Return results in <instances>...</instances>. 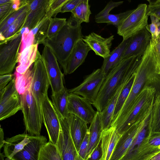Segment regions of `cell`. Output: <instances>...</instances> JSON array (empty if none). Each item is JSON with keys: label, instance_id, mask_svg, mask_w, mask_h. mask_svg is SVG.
I'll return each mask as SVG.
<instances>
[{"label": "cell", "instance_id": "obj_45", "mask_svg": "<svg viewBox=\"0 0 160 160\" xmlns=\"http://www.w3.org/2000/svg\"><path fill=\"white\" fill-rule=\"evenodd\" d=\"M151 23L148 24L145 27L147 30L151 35L152 41L153 42H156L158 35L157 25L155 22L152 19H151Z\"/></svg>", "mask_w": 160, "mask_h": 160}, {"label": "cell", "instance_id": "obj_28", "mask_svg": "<svg viewBox=\"0 0 160 160\" xmlns=\"http://www.w3.org/2000/svg\"><path fill=\"white\" fill-rule=\"evenodd\" d=\"M38 45L33 44L19 52L18 59V65L16 68V72L23 74L34 63L38 51Z\"/></svg>", "mask_w": 160, "mask_h": 160}, {"label": "cell", "instance_id": "obj_47", "mask_svg": "<svg viewBox=\"0 0 160 160\" xmlns=\"http://www.w3.org/2000/svg\"><path fill=\"white\" fill-rule=\"evenodd\" d=\"M102 156L101 140L86 160H101Z\"/></svg>", "mask_w": 160, "mask_h": 160}, {"label": "cell", "instance_id": "obj_34", "mask_svg": "<svg viewBox=\"0 0 160 160\" xmlns=\"http://www.w3.org/2000/svg\"><path fill=\"white\" fill-rule=\"evenodd\" d=\"M88 0H82L72 12L71 16L81 23L89 22L91 14Z\"/></svg>", "mask_w": 160, "mask_h": 160}, {"label": "cell", "instance_id": "obj_17", "mask_svg": "<svg viewBox=\"0 0 160 160\" xmlns=\"http://www.w3.org/2000/svg\"><path fill=\"white\" fill-rule=\"evenodd\" d=\"M151 40V35L144 28L131 37L122 59L133 56H142Z\"/></svg>", "mask_w": 160, "mask_h": 160}, {"label": "cell", "instance_id": "obj_52", "mask_svg": "<svg viewBox=\"0 0 160 160\" xmlns=\"http://www.w3.org/2000/svg\"><path fill=\"white\" fill-rule=\"evenodd\" d=\"M149 160H160V152Z\"/></svg>", "mask_w": 160, "mask_h": 160}, {"label": "cell", "instance_id": "obj_49", "mask_svg": "<svg viewBox=\"0 0 160 160\" xmlns=\"http://www.w3.org/2000/svg\"><path fill=\"white\" fill-rule=\"evenodd\" d=\"M14 75L7 74L0 76V91L3 89L12 80Z\"/></svg>", "mask_w": 160, "mask_h": 160}, {"label": "cell", "instance_id": "obj_8", "mask_svg": "<svg viewBox=\"0 0 160 160\" xmlns=\"http://www.w3.org/2000/svg\"><path fill=\"white\" fill-rule=\"evenodd\" d=\"M32 70L33 77L31 92L42 112V103L48 95L50 82L43 58L38 50Z\"/></svg>", "mask_w": 160, "mask_h": 160}, {"label": "cell", "instance_id": "obj_40", "mask_svg": "<svg viewBox=\"0 0 160 160\" xmlns=\"http://www.w3.org/2000/svg\"><path fill=\"white\" fill-rule=\"evenodd\" d=\"M24 28L22 34V42L19 52L34 43V36L28 28Z\"/></svg>", "mask_w": 160, "mask_h": 160}, {"label": "cell", "instance_id": "obj_48", "mask_svg": "<svg viewBox=\"0 0 160 160\" xmlns=\"http://www.w3.org/2000/svg\"><path fill=\"white\" fill-rule=\"evenodd\" d=\"M148 143L152 146L158 147L160 145V133H151Z\"/></svg>", "mask_w": 160, "mask_h": 160}, {"label": "cell", "instance_id": "obj_36", "mask_svg": "<svg viewBox=\"0 0 160 160\" xmlns=\"http://www.w3.org/2000/svg\"><path fill=\"white\" fill-rule=\"evenodd\" d=\"M28 9V8L22 12L4 31L2 33H0L5 39L12 37L20 31L27 17Z\"/></svg>", "mask_w": 160, "mask_h": 160}, {"label": "cell", "instance_id": "obj_3", "mask_svg": "<svg viewBox=\"0 0 160 160\" xmlns=\"http://www.w3.org/2000/svg\"><path fill=\"white\" fill-rule=\"evenodd\" d=\"M142 56H133L122 60L106 76L92 105L101 112L118 87L136 72Z\"/></svg>", "mask_w": 160, "mask_h": 160}, {"label": "cell", "instance_id": "obj_55", "mask_svg": "<svg viewBox=\"0 0 160 160\" xmlns=\"http://www.w3.org/2000/svg\"><path fill=\"white\" fill-rule=\"evenodd\" d=\"M158 36L160 38V32L159 33Z\"/></svg>", "mask_w": 160, "mask_h": 160}, {"label": "cell", "instance_id": "obj_13", "mask_svg": "<svg viewBox=\"0 0 160 160\" xmlns=\"http://www.w3.org/2000/svg\"><path fill=\"white\" fill-rule=\"evenodd\" d=\"M60 123L59 137L56 144L63 160H76L78 152L72 139L67 118L58 116Z\"/></svg>", "mask_w": 160, "mask_h": 160}, {"label": "cell", "instance_id": "obj_41", "mask_svg": "<svg viewBox=\"0 0 160 160\" xmlns=\"http://www.w3.org/2000/svg\"><path fill=\"white\" fill-rule=\"evenodd\" d=\"M149 2L148 5V15L154 16L160 19V0H147Z\"/></svg>", "mask_w": 160, "mask_h": 160}, {"label": "cell", "instance_id": "obj_26", "mask_svg": "<svg viewBox=\"0 0 160 160\" xmlns=\"http://www.w3.org/2000/svg\"><path fill=\"white\" fill-rule=\"evenodd\" d=\"M131 37L122 40L116 48L110 52L108 57L104 58L102 65L100 68L102 72L106 76L111 70L118 65L122 60L123 55L131 40Z\"/></svg>", "mask_w": 160, "mask_h": 160}, {"label": "cell", "instance_id": "obj_11", "mask_svg": "<svg viewBox=\"0 0 160 160\" xmlns=\"http://www.w3.org/2000/svg\"><path fill=\"white\" fill-rule=\"evenodd\" d=\"M22 109L20 95L16 87L15 77L0 91V120L5 119Z\"/></svg>", "mask_w": 160, "mask_h": 160}, {"label": "cell", "instance_id": "obj_56", "mask_svg": "<svg viewBox=\"0 0 160 160\" xmlns=\"http://www.w3.org/2000/svg\"><path fill=\"white\" fill-rule=\"evenodd\" d=\"M158 148L160 149V145L159 146Z\"/></svg>", "mask_w": 160, "mask_h": 160}, {"label": "cell", "instance_id": "obj_21", "mask_svg": "<svg viewBox=\"0 0 160 160\" xmlns=\"http://www.w3.org/2000/svg\"><path fill=\"white\" fill-rule=\"evenodd\" d=\"M145 119L134 124L121 135L110 160H120L122 158L130 146Z\"/></svg>", "mask_w": 160, "mask_h": 160}, {"label": "cell", "instance_id": "obj_32", "mask_svg": "<svg viewBox=\"0 0 160 160\" xmlns=\"http://www.w3.org/2000/svg\"><path fill=\"white\" fill-rule=\"evenodd\" d=\"M136 72L130 77L120 93L113 114L112 123L117 118L129 96L134 81Z\"/></svg>", "mask_w": 160, "mask_h": 160}, {"label": "cell", "instance_id": "obj_15", "mask_svg": "<svg viewBox=\"0 0 160 160\" xmlns=\"http://www.w3.org/2000/svg\"><path fill=\"white\" fill-rule=\"evenodd\" d=\"M68 99L70 114L75 115L89 124L93 119L96 112L88 100L78 95L68 93Z\"/></svg>", "mask_w": 160, "mask_h": 160}, {"label": "cell", "instance_id": "obj_10", "mask_svg": "<svg viewBox=\"0 0 160 160\" xmlns=\"http://www.w3.org/2000/svg\"><path fill=\"white\" fill-rule=\"evenodd\" d=\"M106 76L101 68L98 69L86 76L79 85L68 90V93L76 94L83 97L93 105Z\"/></svg>", "mask_w": 160, "mask_h": 160}, {"label": "cell", "instance_id": "obj_25", "mask_svg": "<svg viewBox=\"0 0 160 160\" xmlns=\"http://www.w3.org/2000/svg\"><path fill=\"white\" fill-rule=\"evenodd\" d=\"M32 136L25 133L19 134L5 141L4 145V155L5 160H11L16 154L21 151L31 141Z\"/></svg>", "mask_w": 160, "mask_h": 160}, {"label": "cell", "instance_id": "obj_2", "mask_svg": "<svg viewBox=\"0 0 160 160\" xmlns=\"http://www.w3.org/2000/svg\"><path fill=\"white\" fill-rule=\"evenodd\" d=\"M80 22L71 16L63 28L50 38L41 42L48 47L56 57L65 74L68 61L73 48L78 41L84 37Z\"/></svg>", "mask_w": 160, "mask_h": 160}, {"label": "cell", "instance_id": "obj_16", "mask_svg": "<svg viewBox=\"0 0 160 160\" xmlns=\"http://www.w3.org/2000/svg\"><path fill=\"white\" fill-rule=\"evenodd\" d=\"M49 0H29L27 17L22 26L30 30L48 16Z\"/></svg>", "mask_w": 160, "mask_h": 160}, {"label": "cell", "instance_id": "obj_7", "mask_svg": "<svg viewBox=\"0 0 160 160\" xmlns=\"http://www.w3.org/2000/svg\"><path fill=\"white\" fill-rule=\"evenodd\" d=\"M24 30L12 37L0 42V75L11 74L18 59L22 42V34Z\"/></svg>", "mask_w": 160, "mask_h": 160}, {"label": "cell", "instance_id": "obj_43", "mask_svg": "<svg viewBox=\"0 0 160 160\" xmlns=\"http://www.w3.org/2000/svg\"><path fill=\"white\" fill-rule=\"evenodd\" d=\"M67 0H49V12L55 17L58 13V11L62 5Z\"/></svg>", "mask_w": 160, "mask_h": 160}, {"label": "cell", "instance_id": "obj_24", "mask_svg": "<svg viewBox=\"0 0 160 160\" xmlns=\"http://www.w3.org/2000/svg\"><path fill=\"white\" fill-rule=\"evenodd\" d=\"M121 136L113 126L103 130L101 137L102 156L101 160H110Z\"/></svg>", "mask_w": 160, "mask_h": 160}, {"label": "cell", "instance_id": "obj_19", "mask_svg": "<svg viewBox=\"0 0 160 160\" xmlns=\"http://www.w3.org/2000/svg\"><path fill=\"white\" fill-rule=\"evenodd\" d=\"M123 2V1L114 2L112 1L108 2L105 8L95 15V22L97 23H106L108 25H112L118 28L121 22L132 12L133 9L117 14H111L109 13L112 9Z\"/></svg>", "mask_w": 160, "mask_h": 160}, {"label": "cell", "instance_id": "obj_6", "mask_svg": "<svg viewBox=\"0 0 160 160\" xmlns=\"http://www.w3.org/2000/svg\"><path fill=\"white\" fill-rule=\"evenodd\" d=\"M20 99L26 130L32 136L40 135L42 119V112L32 94L30 88Z\"/></svg>", "mask_w": 160, "mask_h": 160}, {"label": "cell", "instance_id": "obj_5", "mask_svg": "<svg viewBox=\"0 0 160 160\" xmlns=\"http://www.w3.org/2000/svg\"><path fill=\"white\" fill-rule=\"evenodd\" d=\"M151 112L147 117L126 152L120 160H149L160 152L148 143Z\"/></svg>", "mask_w": 160, "mask_h": 160}, {"label": "cell", "instance_id": "obj_37", "mask_svg": "<svg viewBox=\"0 0 160 160\" xmlns=\"http://www.w3.org/2000/svg\"><path fill=\"white\" fill-rule=\"evenodd\" d=\"M28 1L27 4L23 5L18 10L10 14L0 23V33H2L4 31L22 12L28 9L29 2Z\"/></svg>", "mask_w": 160, "mask_h": 160}, {"label": "cell", "instance_id": "obj_44", "mask_svg": "<svg viewBox=\"0 0 160 160\" xmlns=\"http://www.w3.org/2000/svg\"><path fill=\"white\" fill-rule=\"evenodd\" d=\"M82 0H67L58 11V13L72 12Z\"/></svg>", "mask_w": 160, "mask_h": 160}, {"label": "cell", "instance_id": "obj_22", "mask_svg": "<svg viewBox=\"0 0 160 160\" xmlns=\"http://www.w3.org/2000/svg\"><path fill=\"white\" fill-rule=\"evenodd\" d=\"M90 48L83 40L78 42L69 58L65 75L74 72L85 61Z\"/></svg>", "mask_w": 160, "mask_h": 160}, {"label": "cell", "instance_id": "obj_23", "mask_svg": "<svg viewBox=\"0 0 160 160\" xmlns=\"http://www.w3.org/2000/svg\"><path fill=\"white\" fill-rule=\"evenodd\" d=\"M67 119L69 124L72 139L78 152L88 130V124L83 120L72 114H70Z\"/></svg>", "mask_w": 160, "mask_h": 160}, {"label": "cell", "instance_id": "obj_4", "mask_svg": "<svg viewBox=\"0 0 160 160\" xmlns=\"http://www.w3.org/2000/svg\"><path fill=\"white\" fill-rule=\"evenodd\" d=\"M155 87L145 86L138 95L127 114L113 126L121 135L136 123L144 120L151 112L156 94Z\"/></svg>", "mask_w": 160, "mask_h": 160}, {"label": "cell", "instance_id": "obj_39", "mask_svg": "<svg viewBox=\"0 0 160 160\" xmlns=\"http://www.w3.org/2000/svg\"><path fill=\"white\" fill-rule=\"evenodd\" d=\"M51 18H48L40 27L34 36L33 44H39L48 38Z\"/></svg>", "mask_w": 160, "mask_h": 160}, {"label": "cell", "instance_id": "obj_33", "mask_svg": "<svg viewBox=\"0 0 160 160\" xmlns=\"http://www.w3.org/2000/svg\"><path fill=\"white\" fill-rule=\"evenodd\" d=\"M150 122L151 133H160V92L156 94Z\"/></svg>", "mask_w": 160, "mask_h": 160}, {"label": "cell", "instance_id": "obj_42", "mask_svg": "<svg viewBox=\"0 0 160 160\" xmlns=\"http://www.w3.org/2000/svg\"><path fill=\"white\" fill-rule=\"evenodd\" d=\"M12 0H9L8 2L0 5V23L10 14L16 11L12 8Z\"/></svg>", "mask_w": 160, "mask_h": 160}, {"label": "cell", "instance_id": "obj_38", "mask_svg": "<svg viewBox=\"0 0 160 160\" xmlns=\"http://www.w3.org/2000/svg\"><path fill=\"white\" fill-rule=\"evenodd\" d=\"M67 21L66 18H52L47 38H50L59 32L66 25Z\"/></svg>", "mask_w": 160, "mask_h": 160}, {"label": "cell", "instance_id": "obj_18", "mask_svg": "<svg viewBox=\"0 0 160 160\" xmlns=\"http://www.w3.org/2000/svg\"><path fill=\"white\" fill-rule=\"evenodd\" d=\"M114 37V36L112 35L108 38H104L94 32H92L84 36L83 41L96 55L104 59L108 57L110 54Z\"/></svg>", "mask_w": 160, "mask_h": 160}, {"label": "cell", "instance_id": "obj_46", "mask_svg": "<svg viewBox=\"0 0 160 160\" xmlns=\"http://www.w3.org/2000/svg\"><path fill=\"white\" fill-rule=\"evenodd\" d=\"M152 43L154 46L157 59L156 73L160 75V38L158 36L156 41Z\"/></svg>", "mask_w": 160, "mask_h": 160}, {"label": "cell", "instance_id": "obj_53", "mask_svg": "<svg viewBox=\"0 0 160 160\" xmlns=\"http://www.w3.org/2000/svg\"><path fill=\"white\" fill-rule=\"evenodd\" d=\"M9 1V0H0V5L4 4L8 2Z\"/></svg>", "mask_w": 160, "mask_h": 160}, {"label": "cell", "instance_id": "obj_12", "mask_svg": "<svg viewBox=\"0 0 160 160\" xmlns=\"http://www.w3.org/2000/svg\"><path fill=\"white\" fill-rule=\"evenodd\" d=\"M42 56L48 74L52 94L58 93L64 88L63 74L54 54L47 46H44Z\"/></svg>", "mask_w": 160, "mask_h": 160}, {"label": "cell", "instance_id": "obj_54", "mask_svg": "<svg viewBox=\"0 0 160 160\" xmlns=\"http://www.w3.org/2000/svg\"><path fill=\"white\" fill-rule=\"evenodd\" d=\"M5 157L4 154L2 153H0V160H4V158Z\"/></svg>", "mask_w": 160, "mask_h": 160}, {"label": "cell", "instance_id": "obj_50", "mask_svg": "<svg viewBox=\"0 0 160 160\" xmlns=\"http://www.w3.org/2000/svg\"><path fill=\"white\" fill-rule=\"evenodd\" d=\"M0 149H1L2 147L4 146V143L5 141V140H4L3 130L2 128L1 127L0 128Z\"/></svg>", "mask_w": 160, "mask_h": 160}, {"label": "cell", "instance_id": "obj_30", "mask_svg": "<svg viewBox=\"0 0 160 160\" xmlns=\"http://www.w3.org/2000/svg\"><path fill=\"white\" fill-rule=\"evenodd\" d=\"M68 90L65 88L60 92L52 94V102L58 116L67 118L70 113L68 108Z\"/></svg>", "mask_w": 160, "mask_h": 160}, {"label": "cell", "instance_id": "obj_31", "mask_svg": "<svg viewBox=\"0 0 160 160\" xmlns=\"http://www.w3.org/2000/svg\"><path fill=\"white\" fill-rule=\"evenodd\" d=\"M33 73L32 68L31 67L23 74L15 71L14 73L15 86L20 95L24 94L31 88Z\"/></svg>", "mask_w": 160, "mask_h": 160}, {"label": "cell", "instance_id": "obj_9", "mask_svg": "<svg viewBox=\"0 0 160 160\" xmlns=\"http://www.w3.org/2000/svg\"><path fill=\"white\" fill-rule=\"evenodd\" d=\"M148 5L139 4L120 23L117 28V33L122 40L127 39L145 28L148 24Z\"/></svg>", "mask_w": 160, "mask_h": 160}, {"label": "cell", "instance_id": "obj_14", "mask_svg": "<svg viewBox=\"0 0 160 160\" xmlns=\"http://www.w3.org/2000/svg\"><path fill=\"white\" fill-rule=\"evenodd\" d=\"M42 121L48 135L49 141L56 145L60 132V121L52 101L48 95L42 103Z\"/></svg>", "mask_w": 160, "mask_h": 160}, {"label": "cell", "instance_id": "obj_1", "mask_svg": "<svg viewBox=\"0 0 160 160\" xmlns=\"http://www.w3.org/2000/svg\"><path fill=\"white\" fill-rule=\"evenodd\" d=\"M156 54L151 40L141 57L129 96L111 126L116 125L126 116L132 106L136 98L145 86H153L156 88L157 92H160V75L156 73Z\"/></svg>", "mask_w": 160, "mask_h": 160}, {"label": "cell", "instance_id": "obj_29", "mask_svg": "<svg viewBox=\"0 0 160 160\" xmlns=\"http://www.w3.org/2000/svg\"><path fill=\"white\" fill-rule=\"evenodd\" d=\"M129 78L124 82L118 87L109 100L106 106L101 112L103 130L107 129L111 127L113 114L119 95L122 90Z\"/></svg>", "mask_w": 160, "mask_h": 160}, {"label": "cell", "instance_id": "obj_35", "mask_svg": "<svg viewBox=\"0 0 160 160\" xmlns=\"http://www.w3.org/2000/svg\"><path fill=\"white\" fill-rule=\"evenodd\" d=\"M38 160H63L55 144L49 142L42 148Z\"/></svg>", "mask_w": 160, "mask_h": 160}, {"label": "cell", "instance_id": "obj_51", "mask_svg": "<svg viewBox=\"0 0 160 160\" xmlns=\"http://www.w3.org/2000/svg\"><path fill=\"white\" fill-rule=\"evenodd\" d=\"M152 18L154 21L157 25L158 32L159 34L160 32V19L154 16L152 17Z\"/></svg>", "mask_w": 160, "mask_h": 160}, {"label": "cell", "instance_id": "obj_27", "mask_svg": "<svg viewBox=\"0 0 160 160\" xmlns=\"http://www.w3.org/2000/svg\"><path fill=\"white\" fill-rule=\"evenodd\" d=\"M89 134L87 158L92 153L101 140L103 131L101 112H96L88 128Z\"/></svg>", "mask_w": 160, "mask_h": 160}, {"label": "cell", "instance_id": "obj_20", "mask_svg": "<svg viewBox=\"0 0 160 160\" xmlns=\"http://www.w3.org/2000/svg\"><path fill=\"white\" fill-rule=\"evenodd\" d=\"M47 142L45 136H32L31 141L11 160H38L41 150Z\"/></svg>", "mask_w": 160, "mask_h": 160}]
</instances>
